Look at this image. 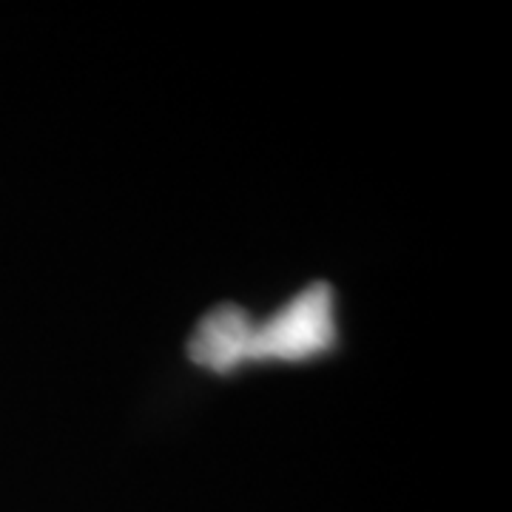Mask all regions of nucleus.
I'll use <instances>...</instances> for the list:
<instances>
[{
	"instance_id": "nucleus-1",
	"label": "nucleus",
	"mask_w": 512,
	"mask_h": 512,
	"mask_svg": "<svg viewBox=\"0 0 512 512\" xmlns=\"http://www.w3.org/2000/svg\"><path fill=\"white\" fill-rule=\"evenodd\" d=\"M333 342V293L325 282H313L265 322H254L251 362H305L328 353Z\"/></svg>"
},
{
	"instance_id": "nucleus-2",
	"label": "nucleus",
	"mask_w": 512,
	"mask_h": 512,
	"mask_svg": "<svg viewBox=\"0 0 512 512\" xmlns=\"http://www.w3.org/2000/svg\"><path fill=\"white\" fill-rule=\"evenodd\" d=\"M251 328L254 319L237 305H220L200 319L188 339V356L194 365L211 373H231L251 362Z\"/></svg>"
}]
</instances>
